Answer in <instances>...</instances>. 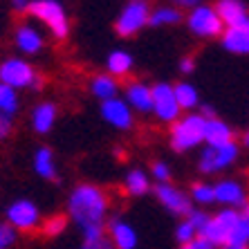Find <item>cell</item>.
Masks as SVG:
<instances>
[{
  "mask_svg": "<svg viewBox=\"0 0 249 249\" xmlns=\"http://www.w3.org/2000/svg\"><path fill=\"white\" fill-rule=\"evenodd\" d=\"M110 211V200L106 191L97 184L81 182L76 184L68 196L65 213L68 220H72L81 229L83 238H97L106 233V220Z\"/></svg>",
  "mask_w": 249,
  "mask_h": 249,
  "instance_id": "obj_1",
  "label": "cell"
},
{
  "mask_svg": "<svg viewBox=\"0 0 249 249\" xmlns=\"http://www.w3.org/2000/svg\"><path fill=\"white\" fill-rule=\"evenodd\" d=\"M88 90L94 99H99L101 104L108 101V99L119 97V81L115 76H110L108 72H101V74H94L88 83Z\"/></svg>",
  "mask_w": 249,
  "mask_h": 249,
  "instance_id": "obj_21",
  "label": "cell"
},
{
  "mask_svg": "<svg viewBox=\"0 0 249 249\" xmlns=\"http://www.w3.org/2000/svg\"><path fill=\"white\" fill-rule=\"evenodd\" d=\"M27 14L32 18H36L38 23H43L47 27V32L63 41L65 36L70 34V18L65 7L58 2V0H32Z\"/></svg>",
  "mask_w": 249,
  "mask_h": 249,
  "instance_id": "obj_4",
  "label": "cell"
},
{
  "mask_svg": "<svg viewBox=\"0 0 249 249\" xmlns=\"http://www.w3.org/2000/svg\"><path fill=\"white\" fill-rule=\"evenodd\" d=\"M227 245H236V247H247L249 249V204H245L238 211V220L236 227L231 231V238Z\"/></svg>",
  "mask_w": 249,
  "mask_h": 249,
  "instance_id": "obj_26",
  "label": "cell"
},
{
  "mask_svg": "<svg viewBox=\"0 0 249 249\" xmlns=\"http://www.w3.org/2000/svg\"><path fill=\"white\" fill-rule=\"evenodd\" d=\"M180 249H215V245L213 243H209L207 238H202V236H197V238H193L191 243H186V245H182Z\"/></svg>",
  "mask_w": 249,
  "mask_h": 249,
  "instance_id": "obj_37",
  "label": "cell"
},
{
  "mask_svg": "<svg viewBox=\"0 0 249 249\" xmlns=\"http://www.w3.org/2000/svg\"><path fill=\"white\" fill-rule=\"evenodd\" d=\"M151 175L146 173L144 168H130L124 178V191L133 197H142L146 193H151Z\"/></svg>",
  "mask_w": 249,
  "mask_h": 249,
  "instance_id": "obj_24",
  "label": "cell"
},
{
  "mask_svg": "<svg viewBox=\"0 0 249 249\" xmlns=\"http://www.w3.org/2000/svg\"><path fill=\"white\" fill-rule=\"evenodd\" d=\"M108 238L115 249H137V229L124 218H112L108 222Z\"/></svg>",
  "mask_w": 249,
  "mask_h": 249,
  "instance_id": "obj_17",
  "label": "cell"
},
{
  "mask_svg": "<svg viewBox=\"0 0 249 249\" xmlns=\"http://www.w3.org/2000/svg\"><path fill=\"white\" fill-rule=\"evenodd\" d=\"M18 240V231L7 222H0V249H12Z\"/></svg>",
  "mask_w": 249,
  "mask_h": 249,
  "instance_id": "obj_33",
  "label": "cell"
},
{
  "mask_svg": "<svg viewBox=\"0 0 249 249\" xmlns=\"http://www.w3.org/2000/svg\"><path fill=\"white\" fill-rule=\"evenodd\" d=\"M79 249H115L110 243V238L106 236H97V238H83V243Z\"/></svg>",
  "mask_w": 249,
  "mask_h": 249,
  "instance_id": "obj_34",
  "label": "cell"
},
{
  "mask_svg": "<svg viewBox=\"0 0 249 249\" xmlns=\"http://www.w3.org/2000/svg\"><path fill=\"white\" fill-rule=\"evenodd\" d=\"M173 92H175V99H178V104H180L182 110H189L193 112L200 106V92H197V88L189 81H180L173 86Z\"/></svg>",
  "mask_w": 249,
  "mask_h": 249,
  "instance_id": "obj_25",
  "label": "cell"
},
{
  "mask_svg": "<svg viewBox=\"0 0 249 249\" xmlns=\"http://www.w3.org/2000/svg\"><path fill=\"white\" fill-rule=\"evenodd\" d=\"M171 148L175 153H189L204 144V115L189 112L171 124Z\"/></svg>",
  "mask_w": 249,
  "mask_h": 249,
  "instance_id": "obj_2",
  "label": "cell"
},
{
  "mask_svg": "<svg viewBox=\"0 0 249 249\" xmlns=\"http://www.w3.org/2000/svg\"><path fill=\"white\" fill-rule=\"evenodd\" d=\"M186 27L197 38H218L225 34V25L211 5H197L186 16Z\"/></svg>",
  "mask_w": 249,
  "mask_h": 249,
  "instance_id": "obj_7",
  "label": "cell"
},
{
  "mask_svg": "<svg viewBox=\"0 0 249 249\" xmlns=\"http://www.w3.org/2000/svg\"><path fill=\"white\" fill-rule=\"evenodd\" d=\"M153 115L160 124H175L182 117V108L175 99L171 83H155L153 86Z\"/></svg>",
  "mask_w": 249,
  "mask_h": 249,
  "instance_id": "obj_11",
  "label": "cell"
},
{
  "mask_svg": "<svg viewBox=\"0 0 249 249\" xmlns=\"http://www.w3.org/2000/svg\"><path fill=\"white\" fill-rule=\"evenodd\" d=\"M41 229H43V233L50 238L61 236V233L68 229V215H52V218H47Z\"/></svg>",
  "mask_w": 249,
  "mask_h": 249,
  "instance_id": "obj_31",
  "label": "cell"
},
{
  "mask_svg": "<svg viewBox=\"0 0 249 249\" xmlns=\"http://www.w3.org/2000/svg\"><path fill=\"white\" fill-rule=\"evenodd\" d=\"M20 108V99H18V92L14 88L5 86V83H0V112L2 115H9L14 117Z\"/></svg>",
  "mask_w": 249,
  "mask_h": 249,
  "instance_id": "obj_29",
  "label": "cell"
},
{
  "mask_svg": "<svg viewBox=\"0 0 249 249\" xmlns=\"http://www.w3.org/2000/svg\"><path fill=\"white\" fill-rule=\"evenodd\" d=\"M0 83L14 90H41L43 79L36 68L23 56H9L0 61Z\"/></svg>",
  "mask_w": 249,
  "mask_h": 249,
  "instance_id": "obj_3",
  "label": "cell"
},
{
  "mask_svg": "<svg viewBox=\"0 0 249 249\" xmlns=\"http://www.w3.org/2000/svg\"><path fill=\"white\" fill-rule=\"evenodd\" d=\"M29 5H32V0H12V7L16 12H27Z\"/></svg>",
  "mask_w": 249,
  "mask_h": 249,
  "instance_id": "obj_40",
  "label": "cell"
},
{
  "mask_svg": "<svg viewBox=\"0 0 249 249\" xmlns=\"http://www.w3.org/2000/svg\"><path fill=\"white\" fill-rule=\"evenodd\" d=\"M178 65H180V72H184V74H191L193 70H196V58H193V56H182Z\"/></svg>",
  "mask_w": 249,
  "mask_h": 249,
  "instance_id": "obj_38",
  "label": "cell"
},
{
  "mask_svg": "<svg viewBox=\"0 0 249 249\" xmlns=\"http://www.w3.org/2000/svg\"><path fill=\"white\" fill-rule=\"evenodd\" d=\"M14 133V117L9 115H2L0 112V142H5V139H9Z\"/></svg>",
  "mask_w": 249,
  "mask_h": 249,
  "instance_id": "obj_36",
  "label": "cell"
},
{
  "mask_svg": "<svg viewBox=\"0 0 249 249\" xmlns=\"http://www.w3.org/2000/svg\"><path fill=\"white\" fill-rule=\"evenodd\" d=\"M135 68V58L128 50H112L106 58V72L115 79H126Z\"/></svg>",
  "mask_w": 249,
  "mask_h": 249,
  "instance_id": "obj_23",
  "label": "cell"
},
{
  "mask_svg": "<svg viewBox=\"0 0 249 249\" xmlns=\"http://www.w3.org/2000/svg\"><path fill=\"white\" fill-rule=\"evenodd\" d=\"M229 142H236L231 126L225 119H220L218 115L204 117V144L222 146V144H229Z\"/></svg>",
  "mask_w": 249,
  "mask_h": 249,
  "instance_id": "obj_19",
  "label": "cell"
},
{
  "mask_svg": "<svg viewBox=\"0 0 249 249\" xmlns=\"http://www.w3.org/2000/svg\"><path fill=\"white\" fill-rule=\"evenodd\" d=\"M101 117L108 126L117 128V130H130L135 124V112L130 110V106L122 97L104 101L101 104Z\"/></svg>",
  "mask_w": 249,
  "mask_h": 249,
  "instance_id": "obj_13",
  "label": "cell"
},
{
  "mask_svg": "<svg viewBox=\"0 0 249 249\" xmlns=\"http://www.w3.org/2000/svg\"><path fill=\"white\" fill-rule=\"evenodd\" d=\"M32 166H34V173L38 178H43V180H47V182L58 180V164H56V157H54L52 148H47V146L36 148Z\"/></svg>",
  "mask_w": 249,
  "mask_h": 249,
  "instance_id": "obj_20",
  "label": "cell"
},
{
  "mask_svg": "<svg viewBox=\"0 0 249 249\" xmlns=\"http://www.w3.org/2000/svg\"><path fill=\"white\" fill-rule=\"evenodd\" d=\"M5 222L9 227H14L18 233L36 231L41 227V209L27 197H18L5 209Z\"/></svg>",
  "mask_w": 249,
  "mask_h": 249,
  "instance_id": "obj_8",
  "label": "cell"
},
{
  "mask_svg": "<svg viewBox=\"0 0 249 249\" xmlns=\"http://www.w3.org/2000/svg\"><path fill=\"white\" fill-rule=\"evenodd\" d=\"M182 20V12L178 7H157L151 12V25L164 27V25H178Z\"/></svg>",
  "mask_w": 249,
  "mask_h": 249,
  "instance_id": "obj_27",
  "label": "cell"
},
{
  "mask_svg": "<svg viewBox=\"0 0 249 249\" xmlns=\"http://www.w3.org/2000/svg\"><path fill=\"white\" fill-rule=\"evenodd\" d=\"M200 233H197V229L193 227V222L189 220V218H182L180 225L175 227V240H178V245H186V243H191L193 238H197Z\"/></svg>",
  "mask_w": 249,
  "mask_h": 249,
  "instance_id": "obj_30",
  "label": "cell"
},
{
  "mask_svg": "<svg viewBox=\"0 0 249 249\" xmlns=\"http://www.w3.org/2000/svg\"><path fill=\"white\" fill-rule=\"evenodd\" d=\"M151 12L153 9L148 5V0H128L115 20L117 34L124 38L139 34L146 25H151Z\"/></svg>",
  "mask_w": 249,
  "mask_h": 249,
  "instance_id": "obj_6",
  "label": "cell"
},
{
  "mask_svg": "<svg viewBox=\"0 0 249 249\" xmlns=\"http://www.w3.org/2000/svg\"><path fill=\"white\" fill-rule=\"evenodd\" d=\"M220 38L227 52L236 54V56H249V25L225 29V34Z\"/></svg>",
  "mask_w": 249,
  "mask_h": 249,
  "instance_id": "obj_22",
  "label": "cell"
},
{
  "mask_svg": "<svg viewBox=\"0 0 249 249\" xmlns=\"http://www.w3.org/2000/svg\"><path fill=\"white\" fill-rule=\"evenodd\" d=\"M222 249H247V247H236V245H225Z\"/></svg>",
  "mask_w": 249,
  "mask_h": 249,
  "instance_id": "obj_42",
  "label": "cell"
},
{
  "mask_svg": "<svg viewBox=\"0 0 249 249\" xmlns=\"http://www.w3.org/2000/svg\"><path fill=\"white\" fill-rule=\"evenodd\" d=\"M197 5H202V0H173V7H178V9H196Z\"/></svg>",
  "mask_w": 249,
  "mask_h": 249,
  "instance_id": "obj_39",
  "label": "cell"
},
{
  "mask_svg": "<svg viewBox=\"0 0 249 249\" xmlns=\"http://www.w3.org/2000/svg\"><path fill=\"white\" fill-rule=\"evenodd\" d=\"M151 180H155V184H164V182H171V166L162 160L151 164Z\"/></svg>",
  "mask_w": 249,
  "mask_h": 249,
  "instance_id": "obj_32",
  "label": "cell"
},
{
  "mask_svg": "<svg viewBox=\"0 0 249 249\" xmlns=\"http://www.w3.org/2000/svg\"><path fill=\"white\" fill-rule=\"evenodd\" d=\"M243 146H245V148H249V128L243 133Z\"/></svg>",
  "mask_w": 249,
  "mask_h": 249,
  "instance_id": "obj_41",
  "label": "cell"
},
{
  "mask_svg": "<svg viewBox=\"0 0 249 249\" xmlns=\"http://www.w3.org/2000/svg\"><path fill=\"white\" fill-rule=\"evenodd\" d=\"M157 202L162 204L171 215H178V218H186V215L193 211V202L189 191L180 189V186L171 184V182H164V184H155L153 189Z\"/></svg>",
  "mask_w": 249,
  "mask_h": 249,
  "instance_id": "obj_10",
  "label": "cell"
},
{
  "mask_svg": "<svg viewBox=\"0 0 249 249\" xmlns=\"http://www.w3.org/2000/svg\"><path fill=\"white\" fill-rule=\"evenodd\" d=\"M209 215H211V213H207L204 209H193V211H191L189 215H186V218H189V220L193 222V227L197 229V233H202L204 225H207V220H209Z\"/></svg>",
  "mask_w": 249,
  "mask_h": 249,
  "instance_id": "obj_35",
  "label": "cell"
},
{
  "mask_svg": "<svg viewBox=\"0 0 249 249\" xmlns=\"http://www.w3.org/2000/svg\"><path fill=\"white\" fill-rule=\"evenodd\" d=\"M58 119V108L54 101H41L29 112V126L36 135H47Z\"/></svg>",
  "mask_w": 249,
  "mask_h": 249,
  "instance_id": "obj_18",
  "label": "cell"
},
{
  "mask_svg": "<svg viewBox=\"0 0 249 249\" xmlns=\"http://www.w3.org/2000/svg\"><path fill=\"white\" fill-rule=\"evenodd\" d=\"M124 101L130 106L133 112L146 115L153 110V86L144 81H130L126 83V92H124Z\"/></svg>",
  "mask_w": 249,
  "mask_h": 249,
  "instance_id": "obj_15",
  "label": "cell"
},
{
  "mask_svg": "<svg viewBox=\"0 0 249 249\" xmlns=\"http://www.w3.org/2000/svg\"><path fill=\"white\" fill-rule=\"evenodd\" d=\"M240 155V146L238 142H229L222 146H204L197 160V171L202 175H218L227 168H231L238 162Z\"/></svg>",
  "mask_w": 249,
  "mask_h": 249,
  "instance_id": "obj_5",
  "label": "cell"
},
{
  "mask_svg": "<svg viewBox=\"0 0 249 249\" xmlns=\"http://www.w3.org/2000/svg\"><path fill=\"white\" fill-rule=\"evenodd\" d=\"M14 45L20 54L25 56H34V54H41L43 47H45V36L36 25L32 23H20L14 32Z\"/></svg>",
  "mask_w": 249,
  "mask_h": 249,
  "instance_id": "obj_14",
  "label": "cell"
},
{
  "mask_svg": "<svg viewBox=\"0 0 249 249\" xmlns=\"http://www.w3.org/2000/svg\"><path fill=\"white\" fill-rule=\"evenodd\" d=\"M215 12H218V16H220L225 29L245 27V25H249V9L245 7L243 0H218Z\"/></svg>",
  "mask_w": 249,
  "mask_h": 249,
  "instance_id": "obj_16",
  "label": "cell"
},
{
  "mask_svg": "<svg viewBox=\"0 0 249 249\" xmlns=\"http://www.w3.org/2000/svg\"><path fill=\"white\" fill-rule=\"evenodd\" d=\"M236 220H238L236 209H220L218 213L209 215V220H207V225H204L200 236L207 238L209 243H213L215 247H225V245L229 243V238H231Z\"/></svg>",
  "mask_w": 249,
  "mask_h": 249,
  "instance_id": "obj_9",
  "label": "cell"
},
{
  "mask_svg": "<svg viewBox=\"0 0 249 249\" xmlns=\"http://www.w3.org/2000/svg\"><path fill=\"white\" fill-rule=\"evenodd\" d=\"M191 202L197 204V207H209V204L215 202V191H213V184H209V182H196L191 186Z\"/></svg>",
  "mask_w": 249,
  "mask_h": 249,
  "instance_id": "obj_28",
  "label": "cell"
},
{
  "mask_svg": "<svg viewBox=\"0 0 249 249\" xmlns=\"http://www.w3.org/2000/svg\"><path fill=\"white\" fill-rule=\"evenodd\" d=\"M213 191H215V202L222 204V209H236V211H240L245 204H249L247 186L240 180H236V178L218 180L213 184Z\"/></svg>",
  "mask_w": 249,
  "mask_h": 249,
  "instance_id": "obj_12",
  "label": "cell"
}]
</instances>
